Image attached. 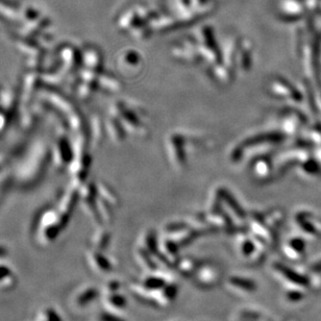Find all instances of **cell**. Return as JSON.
I'll list each match as a JSON object with an SVG mask.
<instances>
[{"instance_id":"cell-1","label":"cell","mask_w":321,"mask_h":321,"mask_svg":"<svg viewBox=\"0 0 321 321\" xmlns=\"http://www.w3.org/2000/svg\"><path fill=\"white\" fill-rule=\"evenodd\" d=\"M44 317H45L44 318L45 321H61L59 316L52 311H47L44 314Z\"/></svg>"},{"instance_id":"cell-2","label":"cell","mask_w":321,"mask_h":321,"mask_svg":"<svg viewBox=\"0 0 321 321\" xmlns=\"http://www.w3.org/2000/svg\"><path fill=\"white\" fill-rule=\"evenodd\" d=\"M10 270L6 269V267H0V280H2L7 276H10Z\"/></svg>"}]
</instances>
